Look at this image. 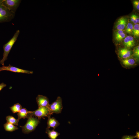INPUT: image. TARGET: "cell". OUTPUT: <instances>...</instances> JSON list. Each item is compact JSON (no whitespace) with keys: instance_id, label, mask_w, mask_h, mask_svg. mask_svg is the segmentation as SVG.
<instances>
[{"instance_id":"cell-1","label":"cell","mask_w":139,"mask_h":139,"mask_svg":"<svg viewBox=\"0 0 139 139\" xmlns=\"http://www.w3.org/2000/svg\"><path fill=\"white\" fill-rule=\"evenodd\" d=\"M20 33L19 30H17L11 39L3 46L4 53L2 59L0 60V64L4 65V62L7 58L8 55L13 46L16 41Z\"/></svg>"},{"instance_id":"cell-28","label":"cell","mask_w":139,"mask_h":139,"mask_svg":"<svg viewBox=\"0 0 139 139\" xmlns=\"http://www.w3.org/2000/svg\"><path fill=\"white\" fill-rule=\"evenodd\" d=\"M136 20L137 24H138L139 22V19L138 17L136 15H135Z\"/></svg>"},{"instance_id":"cell-2","label":"cell","mask_w":139,"mask_h":139,"mask_svg":"<svg viewBox=\"0 0 139 139\" xmlns=\"http://www.w3.org/2000/svg\"><path fill=\"white\" fill-rule=\"evenodd\" d=\"M39 123L40 119L38 118L30 116L25 125L20 127L24 133L28 134L34 131Z\"/></svg>"},{"instance_id":"cell-19","label":"cell","mask_w":139,"mask_h":139,"mask_svg":"<svg viewBox=\"0 0 139 139\" xmlns=\"http://www.w3.org/2000/svg\"><path fill=\"white\" fill-rule=\"evenodd\" d=\"M10 108L12 112L14 114L19 112L22 108V106L20 104L17 103L10 107Z\"/></svg>"},{"instance_id":"cell-18","label":"cell","mask_w":139,"mask_h":139,"mask_svg":"<svg viewBox=\"0 0 139 139\" xmlns=\"http://www.w3.org/2000/svg\"><path fill=\"white\" fill-rule=\"evenodd\" d=\"M7 122L13 125L18 126L19 120L16 119L12 116H8L6 117Z\"/></svg>"},{"instance_id":"cell-14","label":"cell","mask_w":139,"mask_h":139,"mask_svg":"<svg viewBox=\"0 0 139 139\" xmlns=\"http://www.w3.org/2000/svg\"><path fill=\"white\" fill-rule=\"evenodd\" d=\"M50 116L48 117L47 121V128L49 129L50 127H52L55 129L60 124L59 123L55 118L54 117L51 118Z\"/></svg>"},{"instance_id":"cell-23","label":"cell","mask_w":139,"mask_h":139,"mask_svg":"<svg viewBox=\"0 0 139 139\" xmlns=\"http://www.w3.org/2000/svg\"><path fill=\"white\" fill-rule=\"evenodd\" d=\"M135 138V135H126L123 136L121 139H134Z\"/></svg>"},{"instance_id":"cell-24","label":"cell","mask_w":139,"mask_h":139,"mask_svg":"<svg viewBox=\"0 0 139 139\" xmlns=\"http://www.w3.org/2000/svg\"><path fill=\"white\" fill-rule=\"evenodd\" d=\"M133 3L134 7L137 10H139V1L135 0L133 1Z\"/></svg>"},{"instance_id":"cell-6","label":"cell","mask_w":139,"mask_h":139,"mask_svg":"<svg viewBox=\"0 0 139 139\" xmlns=\"http://www.w3.org/2000/svg\"><path fill=\"white\" fill-rule=\"evenodd\" d=\"M21 1L20 0H2V4L11 11L15 13Z\"/></svg>"},{"instance_id":"cell-3","label":"cell","mask_w":139,"mask_h":139,"mask_svg":"<svg viewBox=\"0 0 139 139\" xmlns=\"http://www.w3.org/2000/svg\"><path fill=\"white\" fill-rule=\"evenodd\" d=\"M15 13L12 12L2 4L0 3V22H8L13 19Z\"/></svg>"},{"instance_id":"cell-7","label":"cell","mask_w":139,"mask_h":139,"mask_svg":"<svg viewBox=\"0 0 139 139\" xmlns=\"http://www.w3.org/2000/svg\"><path fill=\"white\" fill-rule=\"evenodd\" d=\"M3 71H7L18 73H22L27 74H32L33 72L26 70L21 69L11 65L9 64L8 66H3L0 67V72Z\"/></svg>"},{"instance_id":"cell-21","label":"cell","mask_w":139,"mask_h":139,"mask_svg":"<svg viewBox=\"0 0 139 139\" xmlns=\"http://www.w3.org/2000/svg\"><path fill=\"white\" fill-rule=\"evenodd\" d=\"M133 26L131 23H128L125 29V32L129 34L132 33Z\"/></svg>"},{"instance_id":"cell-16","label":"cell","mask_w":139,"mask_h":139,"mask_svg":"<svg viewBox=\"0 0 139 139\" xmlns=\"http://www.w3.org/2000/svg\"><path fill=\"white\" fill-rule=\"evenodd\" d=\"M46 133L47 134L48 137L50 139H56L60 135V133L55 131L54 129L50 130L49 129L46 128Z\"/></svg>"},{"instance_id":"cell-5","label":"cell","mask_w":139,"mask_h":139,"mask_svg":"<svg viewBox=\"0 0 139 139\" xmlns=\"http://www.w3.org/2000/svg\"><path fill=\"white\" fill-rule=\"evenodd\" d=\"M62 101V98L58 96L55 101L51 104H49L48 107L51 114L61 113L63 109Z\"/></svg>"},{"instance_id":"cell-4","label":"cell","mask_w":139,"mask_h":139,"mask_svg":"<svg viewBox=\"0 0 139 139\" xmlns=\"http://www.w3.org/2000/svg\"><path fill=\"white\" fill-rule=\"evenodd\" d=\"M51 114L48 107H41L33 111H31L29 113V116L35 117L40 119L42 118L45 119V117L51 116Z\"/></svg>"},{"instance_id":"cell-10","label":"cell","mask_w":139,"mask_h":139,"mask_svg":"<svg viewBox=\"0 0 139 139\" xmlns=\"http://www.w3.org/2000/svg\"><path fill=\"white\" fill-rule=\"evenodd\" d=\"M128 23V19L125 17L119 18L116 22L115 26L116 30H125Z\"/></svg>"},{"instance_id":"cell-25","label":"cell","mask_w":139,"mask_h":139,"mask_svg":"<svg viewBox=\"0 0 139 139\" xmlns=\"http://www.w3.org/2000/svg\"><path fill=\"white\" fill-rule=\"evenodd\" d=\"M135 15L133 14L132 15L131 17V21L133 22L135 24H137L135 18Z\"/></svg>"},{"instance_id":"cell-13","label":"cell","mask_w":139,"mask_h":139,"mask_svg":"<svg viewBox=\"0 0 139 139\" xmlns=\"http://www.w3.org/2000/svg\"><path fill=\"white\" fill-rule=\"evenodd\" d=\"M124 30H115L114 33V38L117 43H119L122 41L126 36V34Z\"/></svg>"},{"instance_id":"cell-17","label":"cell","mask_w":139,"mask_h":139,"mask_svg":"<svg viewBox=\"0 0 139 139\" xmlns=\"http://www.w3.org/2000/svg\"><path fill=\"white\" fill-rule=\"evenodd\" d=\"M4 127L6 131L10 132H13L18 129L16 126L7 122L4 124Z\"/></svg>"},{"instance_id":"cell-15","label":"cell","mask_w":139,"mask_h":139,"mask_svg":"<svg viewBox=\"0 0 139 139\" xmlns=\"http://www.w3.org/2000/svg\"><path fill=\"white\" fill-rule=\"evenodd\" d=\"M31 111H28L25 108H22L17 114L18 119L19 120L21 118H28L29 117L28 114Z\"/></svg>"},{"instance_id":"cell-20","label":"cell","mask_w":139,"mask_h":139,"mask_svg":"<svg viewBox=\"0 0 139 139\" xmlns=\"http://www.w3.org/2000/svg\"><path fill=\"white\" fill-rule=\"evenodd\" d=\"M132 34L135 37H138L139 36V25L138 24H135L133 26Z\"/></svg>"},{"instance_id":"cell-9","label":"cell","mask_w":139,"mask_h":139,"mask_svg":"<svg viewBox=\"0 0 139 139\" xmlns=\"http://www.w3.org/2000/svg\"><path fill=\"white\" fill-rule=\"evenodd\" d=\"M132 54V52L129 49L124 47L119 49L117 54L119 58L123 59L131 57Z\"/></svg>"},{"instance_id":"cell-11","label":"cell","mask_w":139,"mask_h":139,"mask_svg":"<svg viewBox=\"0 0 139 139\" xmlns=\"http://www.w3.org/2000/svg\"><path fill=\"white\" fill-rule=\"evenodd\" d=\"M36 100L38 107H48L49 105L48 99L45 96L38 95L36 98Z\"/></svg>"},{"instance_id":"cell-8","label":"cell","mask_w":139,"mask_h":139,"mask_svg":"<svg viewBox=\"0 0 139 139\" xmlns=\"http://www.w3.org/2000/svg\"><path fill=\"white\" fill-rule=\"evenodd\" d=\"M120 63L122 66L125 68H130L137 65L136 60L131 57L124 59H121Z\"/></svg>"},{"instance_id":"cell-26","label":"cell","mask_w":139,"mask_h":139,"mask_svg":"<svg viewBox=\"0 0 139 139\" xmlns=\"http://www.w3.org/2000/svg\"><path fill=\"white\" fill-rule=\"evenodd\" d=\"M6 84L4 83L3 82L1 83L0 84V91L4 87H6Z\"/></svg>"},{"instance_id":"cell-27","label":"cell","mask_w":139,"mask_h":139,"mask_svg":"<svg viewBox=\"0 0 139 139\" xmlns=\"http://www.w3.org/2000/svg\"><path fill=\"white\" fill-rule=\"evenodd\" d=\"M136 135H135V138L138 139H139V132L137 131L136 133Z\"/></svg>"},{"instance_id":"cell-22","label":"cell","mask_w":139,"mask_h":139,"mask_svg":"<svg viewBox=\"0 0 139 139\" xmlns=\"http://www.w3.org/2000/svg\"><path fill=\"white\" fill-rule=\"evenodd\" d=\"M134 58L138 60L139 57V46H138L136 47L134 50L133 54Z\"/></svg>"},{"instance_id":"cell-12","label":"cell","mask_w":139,"mask_h":139,"mask_svg":"<svg viewBox=\"0 0 139 139\" xmlns=\"http://www.w3.org/2000/svg\"><path fill=\"white\" fill-rule=\"evenodd\" d=\"M135 43V39L130 36H126L123 40V44L125 47L129 49L134 46Z\"/></svg>"}]
</instances>
